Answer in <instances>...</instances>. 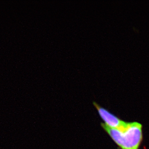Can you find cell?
Listing matches in <instances>:
<instances>
[{
  "instance_id": "obj_1",
  "label": "cell",
  "mask_w": 149,
  "mask_h": 149,
  "mask_svg": "<svg viewBox=\"0 0 149 149\" xmlns=\"http://www.w3.org/2000/svg\"><path fill=\"white\" fill-rule=\"evenodd\" d=\"M101 126L120 149H139L143 141V127L137 122H129L124 130L107 127L104 123Z\"/></svg>"
},
{
  "instance_id": "obj_2",
  "label": "cell",
  "mask_w": 149,
  "mask_h": 149,
  "mask_svg": "<svg viewBox=\"0 0 149 149\" xmlns=\"http://www.w3.org/2000/svg\"><path fill=\"white\" fill-rule=\"evenodd\" d=\"M93 104L97 110L99 116L104 121V124L107 127L121 131L127 128L129 122L120 119L108 110L100 106L96 102H93Z\"/></svg>"
}]
</instances>
